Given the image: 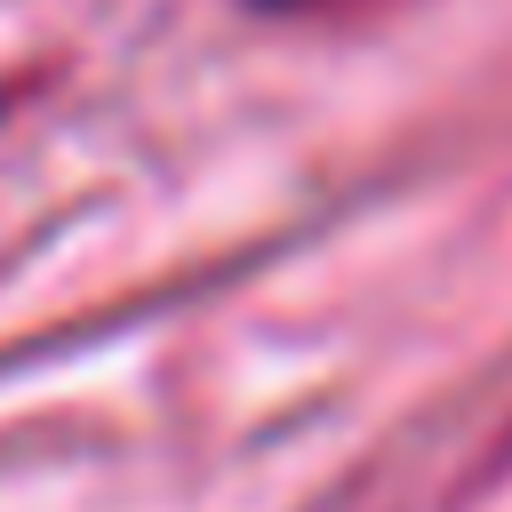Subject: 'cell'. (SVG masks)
<instances>
[{
    "mask_svg": "<svg viewBox=\"0 0 512 512\" xmlns=\"http://www.w3.org/2000/svg\"><path fill=\"white\" fill-rule=\"evenodd\" d=\"M256 8H320V0H256Z\"/></svg>",
    "mask_w": 512,
    "mask_h": 512,
    "instance_id": "cell-1",
    "label": "cell"
}]
</instances>
